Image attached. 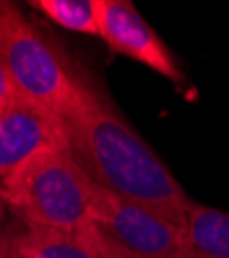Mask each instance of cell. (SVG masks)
I'll return each instance as SVG.
<instances>
[{
  "mask_svg": "<svg viewBox=\"0 0 229 258\" xmlns=\"http://www.w3.org/2000/svg\"><path fill=\"white\" fill-rule=\"evenodd\" d=\"M62 126L70 155L99 188L182 225L194 201L106 95L62 118Z\"/></svg>",
  "mask_w": 229,
  "mask_h": 258,
  "instance_id": "6da1fadb",
  "label": "cell"
},
{
  "mask_svg": "<svg viewBox=\"0 0 229 258\" xmlns=\"http://www.w3.org/2000/svg\"><path fill=\"white\" fill-rule=\"evenodd\" d=\"M0 60L15 91L60 120L101 93L54 37L7 0H0Z\"/></svg>",
  "mask_w": 229,
  "mask_h": 258,
  "instance_id": "7a4b0ae2",
  "label": "cell"
},
{
  "mask_svg": "<svg viewBox=\"0 0 229 258\" xmlns=\"http://www.w3.org/2000/svg\"><path fill=\"white\" fill-rule=\"evenodd\" d=\"M7 213L27 229L72 231L93 221L97 184L68 149L39 153L0 182Z\"/></svg>",
  "mask_w": 229,
  "mask_h": 258,
  "instance_id": "3957f363",
  "label": "cell"
},
{
  "mask_svg": "<svg viewBox=\"0 0 229 258\" xmlns=\"http://www.w3.org/2000/svg\"><path fill=\"white\" fill-rule=\"evenodd\" d=\"M93 229L114 258H178L182 225L97 186Z\"/></svg>",
  "mask_w": 229,
  "mask_h": 258,
  "instance_id": "277c9868",
  "label": "cell"
},
{
  "mask_svg": "<svg viewBox=\"0 0 229 258\" xmlns=\"http://www.w3.org/2000/svg\"><path fill=\"white\" fill-rule=\"evenodd\" d=\"M99 5V39L116 56L130 58L151 69L159 77L184 87L186 75L168 44L147 23L128 0H97Z\"/></svg>",
  "mask_w": 229,
  "mask_h": 258,
  "instance_id": "5b68a950",
  "label": "cell"
},
{
  "mask_svg": "<svg viewBox=\"0 0 229 258\" xmlns=\"http://www.w3.org/2000/svg\"><path fill=\"white\" fill-rule=\"evenodd\" d=\"M68 149L62 120L17 91L0 110V182L39 153Z\"/></svg>",
  "mask_w": 229,
  "mask_h": 258,
  "instance_id": "8992f818",
  "label": "cell"
},
{
  "mask_svg": "<svg viewBox=\"0 0 229 258\" xmlns=\"http://www.w3.org/2000/svg\"><path fill=\"white\" fill-rule=\"evenodd\" d=\"M19 258H114L103 246L93 225L72 231L60 229H27L17 238Z\"/></svg>",
  "mask_w": 229,
  "mask_h": 258,
  "instance_id": "52a82bcc",
  "label": "cell"
},
{
  "mask_svg": "<svg viewBox=\"0 0 229 258\" xmlns=\"http://www.w3.org/2000/svg\"><path fill=\"white\" fill-rule=\"evenodd\" d=\"M178 258H229V213L194 203L182 221Z\"/></svg>",
  "mask_w": 229,
  "mask_h": 258,
  "instance_id": "ba28073f",
  "label": "cell"
},
{
  "mask_svg": "<svg viewBox=\"0 0 229 258\" xmlns=\"http://www.w3.org/2000/svg\"><path fill=\"white\" fill-rule=\"evenodd\" d=\"M29 7L68 31L99 37L97 0H33Z\"/></svg>",
  "mask_w": 229,
  "mask_h": 258,
  "instance_id": "9c48e42d",
  "label": "cell"
},
{
  "mask_svg": "<svg viewBox=\"0 0 229 258\" xmlns=\"http://www.w3.org/2000/svg\"><path fill=\"white\" fill-rule=\"evenodd\" d=\"M23 225L17 219L0 223V258H17V238Z\"/></svg>",
  "mask_w": 229,
  "mask_h": 258,
  "instance_id": "30bf717a",
  "label": "cell"
},
{
  "mask_svg": "<svg viewBox=\"0 0 229 258\" xmlns=\"http://www.w3.org/2000/svg\"><path fill=\"white\" fill-rule=\"evenodd\" d=\"M13 93H15V87H13L11 77H9L7 69H5L3 60H0V110H3L5 103L13 97Z\"/></svg>",
  "mask_w": 229,
  "mask_h": 258,
  "instance_id": "8fae6325",
  "label": "cell"
},
{
  "mask_svg": "<svg viewBox=\"0 0 229 258\" xmlns=\"http://www.w3.org/2000/svg\"><path fill=\"white\" fill-rule=\"evenodd\" d=\"M3 221H7V207H5L3 199H0V223H3Z\"/></svg>",
  "mask_w": 229,
  "mask_h": 258,
  "instance_id": "7c38bea8",
  "label": "cell"
},
{
  "mask_svg": "<svg viewBox=\"0 0 229 258\" xmlns=\"http://www.w3.org/2000/svg\"><path fill=\"white\" fill-rule=\"evenodd\" d=\"M17 258H19V256H17Z\"/></svg>",
  "mask_w": 229,
  "mask_h": 258,
  "instance_id": "4fadbf2b",
  "label": "cell"
}]
</instances>
